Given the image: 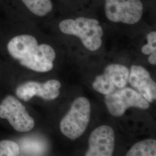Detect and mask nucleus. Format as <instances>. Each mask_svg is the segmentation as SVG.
Returning <instances> with one entry per match:
<instances>
[{"label": "nucleus", "mask_w": 156, "mask_h": 156, "mask_svg": "<svg viewBox=\"0 0 156 156\" xmlns=\"http://www.w3.org/2000/svg\"><path fill=\"white\" fill-rule=\"evenodd\" d=\"M105 102L108 111L115 117L122 116L130 107L142 109L150 107L149 102L142 95L129 87H124L105 95Z\"/></svg>", "instance_id": "20e7f679"}, {"label": "nucleus", "mask_w": 156, "mask_h": 156, "mask_svg": "<svg viewBox=\"0 0 156 156\" xmlns=\"http://www.w3.org/2000/svg\"><path fill=\"white\" fill-rule=\"evenodd\" d=\"M115 148V133L106 125L95 128L90 134L86 156H111Z\"/></svg>", "instance_id": "6e6552de"}, {"label": "nucleus", "mask_w": 156, "mask_h": 156, "mask_svg": "<svg viewBox=\"0 0 156 156\" xmlns=\"http://www.w3.org/2000/svg\"><path fill=\"white\" fill-rule=\"evenodd\" d=\"M22 154L20 146L15 140H0V156H19Z\"/></svg>", "instance_id": "9b49d317"}, {"label": "nucleus", "mask_w": 156, "mask_h": 156, "mask_svg": "<svg viewBox=\"0 0 156 156\" xmlns=\"http://www.w3.org/2000/svg\"><path fill=\"white\" fill-rule=\"evenodd\" d=\"M59 29L62 33L79 37L84 46L90 51L99 49L102 45L103 30L95 19L80 17L66 19L60 23Z\"/></svg>", "instance_id": "f257e3e1"}, {"label": "nucleus", "mask_w": 156, "mask_h": 156, "mask_svg": "<svg viewBox=\"0 0 156 156\" xmlns=\"http://www.w3.org/2000/svg\"><path fill=\"white\" fill-rule=\"evenodd\" d=\"M147 44L142 48V53L146 55H149L156 52V33L152 31L147 35Z\"/></svg>", "instance_id": "f8f14e48"}, {"label": "nucleus", "mask_w": 156, "mask_h": 156, "mask_svg": "<svg viewBox=\"0 0 156 156\" xmlns=\"http://www.w3.org/2000/svg\"><path fill=\"white\" fill-rule=\"evenodd\" d=\"M106 17L113 22L134 24L143 15V4L140 0H105Z\"/></svg>", "instance_id": "39448f33"}, {"label": "nucleus", "mask_w": 156, "mask_h": 156, "mask_svg": "<svg viewBox=\"0 0 156 156\" xmlns=\"http://www.w3.org/2000/svg\"><path fill=\"white\" fill-rule=\"evenodd\" d=\"M2 57H3V56H2V53H1V50H0V65H1V58H2Z\"/></svg>", "instance_id": "4468645a"}, {"label": "nucleus", "mask_w": 156, "mask_h": 156, "mask_svg": "<svg viewBox=\"0 0 156 156\" xmlns=\"http://www.w3.org/2000/svg\"><path fill=\"white\" fill-rule=\"evenodd\" d=\"M62 84L56 79H50L45 82L28 80L17 85L15 95L22 101L28 102L34 97L46 101L56 99L60 94Z\"/></svg>", "instance_id": "423d86ee"}, {"label": "nucleus", "mask_w": 156, "mask_h": 156, "mask_svg": "<svg viewBox=\"0 0 156 156\" xmlns=\"http://www.w3.org/2000/svg\"><path fill=\"white\" fill-rule=\"evenodd\" d=\"M90 111L88 99L82 97L75 100L70 110L60 122V129L62 134L71 140L82 136L89 125Z\"/></svg>", "instance_id": "f03ea898"}, {"label": "nucleus", "mask_w": 156, "mask_h": 156, "mask_svg": "<svg viewBox=\"0 0 156 156\" xmlns=\"http://www.w3.org/2000/svg\"><path fill=\"white\" fill-rule=\"evenodd\" d=\"M129 75V71L126 66L112 64L105 68L103 74L95 78L93 88L101 94H109L117 89L125 87L128 83Z\"/></svg>", "instance_id": "0eeeda50"}, {"label": "nucleus", "mask_w": 156, "mask_h": 156, "mask_svg": "<svg viewBox=\"0 0 156 156\" xmlns=\"http://www.w3.org/2000/svg\"><path fill=\"white\" fill-rule=\"evenodd\" d=\"M126 156H156V140H144L135 144L127 153Z\"/></svg>", "instance_id": "9d476101"}, {"label": "nucleus", "mask_w": 156, "mask_h": 156, "mask_svg": "<svg viewBox=\"0 0 156 156\" xmlns=\"http://www.w3.org/2000/svg\"><path fill=\"white\" fill-rule=\"evenodd\" d=\"M0 119L5 120L19 133H27L35 126V120L30 115L22 101L15 95L8 94L0 102Z\"/></svg>", "instance_id": "7ed1b4c3"}, {"label": "nucleus", "mask_w": 156, "mask_h": 156, "mask_svg": "<svg viewBox=\"0 0 156 156\" xmlns=\"http://www.w3.org/2000/svg\"><path fill=\"white\" fill-rule=\"evenodd\" d=\"M148 61L152 65H156V52L153 53L150 55V56L149 57Z\"/></svg>", "instance_id": "ddd939ff"}, {"label": "nucleus", "mask_w": 156, "mask_h": 156, "mask_svg": "<svg viewBox=\"0 0 156 156\" xmlns=\"http://www.w3.org/2000/svg\"><path fill=\"white\" fill-rule=\"evenodd\" d=\"M0 15H1V13H0Z\"/></svg>", "instance_id": "2eb2a0df"}, {"label": "nucleus", "mask_w": 156, "mask_h": 156, "mask_svg": "<svg viewBox=\"0 0 156 156\" xmlns=\"http://www.w3.org/2000/svg\"><path fill=\"white\" fill-rule=\"evenodd\" d=\"M128 82L149 102L156 100V82L144 67L133 66L129 72Z\"/></svg>", "instance_id": "1a4fd4ad"}]
</instances>
